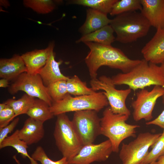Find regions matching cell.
Segmentation results:
<instances>
[{"label":"cell","instance_id":"cell-1","mask_svg":"<svg viewBox=\"0 0 164 164\" xmlns=\"http://www.w3.org/2000/svg\"><path fill=\"white\" fill-rule=\"evenodd\" d=\"M90 51L85 59L91 79L97 78V71L102 66L118 69L122 73L129 72L141 62V60L129 58L120 49L89 42L84 43Z\"/></svg>","mask_w":164,"mask_h":164},{"label":"cell","instance_id":"cell-2","mask_svg":"<svg viewBox=\"0 0 164 164\" xmlns=\"http://www.w3.org/2000/svg\"><path fill=\"white\" fill-rule=\"evenodd\" d=\"M115 85H127L135 92L152 85L164 87V74L160 66L144 58L128 72L120 73L111 77Z\"/></svg>","mask_w":164,"mask_h":164},{"label":"cell","instance_id":"cell-3","mask_svg":"<svg viewBox=\"0 0 164 164\" xmlns=\"http://www.w3.org/2000/svg\"><path fill=\"white\" fill-rule=\"evenodd\" d=\"M110 25L116 34L115 41L123 43H131L145 36L151 26L142 14L136 11L116 15Z\"/></svg>","mask_w":164,"mask_h":164},{"label":"cell","instance_id":"cell-4","mask_svg":"<svg viewBox=\"0 0 164 164\" xmlns=\"http://www.w3.org/2000/svg\"><path fill=\"white\" fill-rule=\"evenodd\" d=\"M129 117L125 115L113 113L109 106L103 111L101 118V135L107 137L110 141L113 152H119L120 145L124 140L135 137L136 129L140 127L126 123Z\"/></svg>","mask_w":164,"mask_h":164},{"label":"cell","instance_id":"cell-5","mask_svg":"<svg viewBox=\"0 0 164 164\" xmlns=\"http://www.w3.org/2000/svg\"><path fill=\"white\" fill-rule=\"evenodd\" d=\"M108 105V101L103 92L74 97L69 94L63 100L53 102L50 109L54 116H57L68 112L87 110L98 112Z\"/></svg>","mask_w":164,"mask_h":164},{"label":"cell","instance_id":"cell-6","mask_svg":"<svg viewBox=\"0 0 164 164\" xmlns=\"http://www.w3.org/2000/svg\"><path fill=\"white\" fill-rule=\"evenodd\" d=\"M53 132L56 144L69 162L78 153L83 146L66 113L57 116Z\"/></svg>","mask_w":164,"mask_h":164},{"label":"cell","instance_id":"cell-7","mask_svg":"<svg viewBox=\"0 0 164 164\" xmlns=\"http://www.w3.org/2000/svg\"><path fill=\"white\" fill-rule=\"evenodd\" d=\"M90 84L94 91H103V92L107 98L109 107L113 113L129 117L130 111L126 106V101L131 92V89H117L111 77L105 75H102L98 79H91Z\"/></svg>","mask_w":164,"mask_h":164},{"label":"cell","instance_id":"cell-8","mask_svg":"<svg viewBox=\"0 0 164 164\" xmlns=\"http://www.w3.org/2000/svg\"><path fill=\"white\" fill-rule=\"evenodd\" d=\"M161 134L141 133L129 143H123L119 154L122 164H141Z\"/></svg>","mask_w":164,"mask_h":164},{"label":"cell","instance_id":"cell-9","mask_svg":"<svg viewBox=\"0 0 164 164\" xmlns=\"http://www.w3.org/2000/svg\"><path fill=\"white\" fill-rule=\"evenodd\" d=\"M97 112L87 110L75 112L73 114V125L83 145L93 143L101 135V118Z\"/></svg>","mask_w":164,"mask_h":164},{"label":"cell","instance_id":"cell-10","mask_svg":"<svg viewBox=\"0 0 164 164\" xmlns=\"http://www.w3.org/2000/svg\"><path fill=\"white\" fill-rule=\"evenodd\" d=\"M8 90L12 95L20 91H24L31 97L44 101L50 107L53 102L47 87L38 73L30 74L26 72L22 73L9 86Z\"/></svg>","mask_w":164,"mask_h":164},{"label":"cell","instance_id":"cell-11","mask_svg":"<svg viewBox=\"0 0 164 164\" xmlns=\"http://www.w3.org/2000/svg\"><path fill=\"white\" fill-rule=\"evenodd\" d=\"M136 95V99L131 103L133 119L136 121L142 119L147 122L151 121L157 99L164 95V87L154 86L151 90L142 89L137 92Z\"/></svg>","mask_w":164,"mask_h":164},{"label":"cell","instance_id":"cell-12","mask_svg":"<svg viewBox=\"0 0 164 164\" xmlns=\"http://www.w3.org/2000/svg\"><path fill=\"white\" fill-rule=\"evenodd\" d=\"M113 152L112 145L108 139L98 144L84 145L68 164H90L95 162H104Z\"/></svg>","mask_w":164,"mask_h":164},{"label":"cell","instance_id":"cell-13","mask_svg":"<svg viewBox=\"0 0 164 164\" xmlns=\"http://www.w3.org/2000/svg\"><path fill=\"white\" fill-rule=\"evenodd\" d=\"M141 50L144 59L155 64L164 63V29H158Z\"/></svg>","mask_w":164,"mask_h":164},{"label":"cell","instance_id":"cell-14","mask_svg":"<svg viewBox=\"0 0 164 164\" xmlns=\"http://www.w3.org/2000/svg\"><path fill=\"white\" fill-rule=\"evenodd\" d=\"M54 42L50 43L45 49L36 50L21 55L27 69V73L38 74L45 65L51 54L53 52Z\"/></svg>","mask_w":164,"mask_h":164},{"label":"cell","instance_id":"cell-15","mask_svg":"<svg viewBox=\"0 0 164 164\" xmlns=\"http://www.w3.org/2000/svg\"><path fill=\"white\" fill-rule=\"evenodd\" d=\"M141 13L151 26L164 29V0H141Z\"/></svg>","mask_w":164,"mask_h":164},{"label":"cell","instance_id":"cell-16","mask_svg":"<svg viewBox=\"0 0 164 164\" xmlns=\"http://www.w3.org/2000/svg\"><path fill=\"white\" fill-rule=\"evenodd\" d=\"M27 69L21 56L15 54L10 58L0 60V77L9 81L14 80Z\"/></svg>","mask_w":164,"mask_h":164},{"label":"cell","instance_id":"cell-17","mask_svg":"<svg viewBox=\"0 0 164 164\" xmlns=\"http://www.w3.org/2000/svg\"><path fill=\"white\" fill-rule=\"evenodd\" d=\"M43 123L30 117L27 118L19 130L20 138L28 145L38 143L44 135Z\"/></svg>","mask_w":164,"mask_h":164},{"label":"cell","instance_id":"cell-18","mask_svg":"<svg viewBox=\"0 0 164 164\" xmlns=\"http://www.w3.org/2000/svg\"><path fill=\"white\" fill-rule=\"evenodd\" d=\"M62 63L61 60H56L55 53L53 52L45 65L38 73L46 86L59 80L68 79L69 77L64 75L60 71V66Z\"/></svg>","mask_w":164,"mask_h":164},{"label":"cell","instance_id":"cell-19","mask_svg":"<svg viewBox=\"0 0 164 164\" xmlns=\"http://www.w3.org/2000/svg\"><path fill=\"white\" fill-rule=\"evenodd\" d=\"M107 15L90 8L87 9L85 22L79 29V32L84 35L109 25L111 19Z\"/></svg>","mask_w":164,"mask_h":164},{"label":"cell","instance_id":"cell-20","mask_svg":"<svg viewBox=\"0 0 164 164\" xmlns=\"http://www.w3.org/2000/svg\"><path fill=\"white\" fill-rule=\"evenodd\" d=\"M114 31L109 24L90 33L82 35L77 43L91 42L107 46H111L115 40Z\"/></svg>","mask_w":164,"mask_h":164},{"label":"cell","instance_id":"cell-21","mask_svg":"<svg viewBox=\"0 0 164 164\" xmlns=\"http://www.w3.org/2000/svg\"><path fill=\"white\" fill-rule=\"evenodd\" d=\"M26 114L29 117L43 123L52 119L54 116L50 111L49 105L44 101L38 98L35 99Z\"/></svg>","mask_w":164,"mask_h":164},{"label":"cell","instance_id":"cell-22","mask_svg":"<svg viewBox=\"0 0 164 164\" xmlns=\"http://www.w3.org/2000/svg\"><path fill=\"white\" fill-rule=\"evenodd\" d=\"M8 146L14 148L23 158H28L29 160L32 159L27 151L28 145L19 137V130H16L12 135L6 138L0 144V149Z\"/></svg>","mask_w":164,"mask_h":164},{"label":"cell","instance_id":"cell-23","mask_svg":"<svg viewBox=\"0 0 164 164\" xmlns=\"http://www.w3.org/2000/svg\"><path fill=\"white\" fill-rule=\"evenodd\" d=\"M66 85L68 94L75 96L91 94L97 92L88 87L86 82L76 75L69 77L66 81Z\"/></svg>","mask_w":164,"mask_h":164},{"label":"cell","instance_id":"cell-24","mask_svg":"<svg viewBox=\"0 0 164 164\" xmlns=\"http://www.w3.org/2000/svg\"><path fill=\"white\" fill-rule=\"evenodd\" d=\"M118 0H73L69 4L88 7L107 15L111 12L113 6Z\"/></svg>","mask_w":164,"mask_h":164},{"label":"cell","instance_id":"cell-25","mask_svg":"<svg viewBox=\"0 0 164 164\" xmlns=\"http://www.w3.org/2000/svg\"><path fill=\"white\" fill-rule=\"evenodd\" d=\"M35 99L26 94L19 99L15 100L9 99L4 103L11 107L15 113V117L22 114H26L33 104Z\"/></svg>","mask_w":164,"mask_h":164},{"label":"cell","instance_id":"cell-26","mask_svg":"<svg viewBox=\"0 0 164 164\" xmlns=\"http://www.w3.org/2000/svg\"><path fill=\"white\" fill-rule=\"evenodd\" d=\"M141 0H118L113 6L109 14L112 16L125 12L141 10Z\"/></svg>","mask_w":164,"mask_h":164},{"label":"cell","instance_id":"cell-27","mask_svg":"<svg viewBox=\"0 0 164 164\" xmlns=\"http://www.w3.org/2000/svg\"><path fill=\"white\" fill-rule=\"evenodd\" d=\"M56 2L50 0H24L23 3L25 7L31 9L38 13L46 14L55 9Z\"/></svg>","mask_w":164,"mask_h":164},{"label":"cell","instance_id":"cell-28","mask_svg":"<svg viewBox=\"0 0 164 164\" xmlns=\"http://www.w3.org/2000/svg\"><path fill=\"white\" fill-rule=\"evenodd\" d=\"M162 133L151 147L152 150L144 159L141 164H150L156 162L158 158L164 155V129Z\"/></svg>","mask_w":164,"mask_h":164},{"label":"cell","instance_id":"cell-29","mask_svg":"<svg viewBox=\"0 0 164 164\" xmlns=\"http://www.w3.org/2000/svg\"><path fill=\"white\" fill-rule=\"evenodd\" d=\"M66 81L65 80H59L47 87L53 102L63 100L69 94L67 89Z\"/></svg>","mask_w":164,"mask_h":164},{"label":"cell","instance_id":"cell-30","mask_svg":"<svg viewBox=\"0 0 164 164\" xmlns=\"http://www.w3.org/2000/svg\"><path fill=\"white\" fill-rule=\"evenodd\" d=\"M31 157L34 160L39 162L41 164H68V162L65 157H63L56 161L51 159L41 146L36 148Z\"/></svg>","mask_w":164,"mask_h":164},{"label":"cell","instance_id":"cell-31","mask_svg":"<svg viewBox=\"0 0 164 164\" xmlns=\"http://www.w3.org/2000/svg\"><path fill=\"white\" fill-rule=\"evenodd\" d=\"M15 118L13 109L10 106L6 104L4 109L0 112V128L9 124Z\"/></svg>","mask_w":164,"mask_h":164},{"label":"cell","instance_id":"cell-32","mask_svg":"<svg viewBox=\"0 0 164 164\" xmlns=\"http://www.w3.org/2000/svg\"><path fill=\"white\" fill-rule=\"evenodd\" d=\"M19 120L18 117L15 118L11 122L5 126L0 128V144L11 133L18 124Z\"/></svg>","mask_w":164,"mask_h":164},{"label":"cell","instance_id":"cell-33","mask_svg":"<svg viewBox=\"0 0 164 164\" xmlns=\"http://www.w3.org/2000/svg\"><path fill=\"white\" fill-rule=\"evenodd\" d=\"M162 102L164 104V95L162 96ZM147 125H154L157 126L163 129H164V110L155 118L152 120L147 122Z\"/></svg>","mask_w":164,"mask_h":164},{"label":"cell","instance_id":"cell-34","mask_svg":"<svg viewBox=\"0 0 164 164\" xmlns=\"http://www.w3.org/2000/svg\"><path fill=\"white\" fill-rule=\"evenodd\" d=\"M9 80L5 78H1L0 80V87L5 88L9 87Z\"/></svg>","mask_w":164,"mask_h":164},{"label":"cell","instance_id":"cell-35","mask_svg":"<svg viewBox=\"0 0 164 164\" xmlns=\"http://www.w3.org/2000/svg\"><path fill=\"white\" fill-rule=\"evenodd\" d=\"M0 5L5 8H7L9 6V3L8 1L7 0H0Z\"/></svg>","mask_w":164,"mask_h":164},{"label":"cell","instance_id":"cell-36","mask_svg":"<svg viewBox=\"0 0 164 164\" xmlns=\"http://www.w3.org/2000/svg\"><path fill=\"white\" fill-rule=\"evenodd\" d=\"M157 160L156 164H164V155L160 157Z\"/></svg>","mask_w":164,"mask_h":164},{"label":"cell","instance_id":"cell-37","mask_svg":"<svg viewBox=\"0 0 164 164\" xmlns=\"http://www.w3.org/2000/svg\"><path fill=\"white\" fill-rule=\"evenodd\" d=\"M6 105V104L4 102L0 104V112L4 109Z\"/></svg>","mask_w":164,"mask_h":164},{"label":"cell","instance_id":"cell-38","mask_svg":"<svg viewBox=\"0 0 164 164\" xmlns=\"http://www.w3.org/2000/svg\"><path fill=\"white\" fill-rule=\"evenodd\" d=\"M30 164H38L37 162V161L33 159L32 158L30 160Z\"/></svg>","mask_w":164,"mask_h":164},{"label":"cell","instance_id":"cell-39","mask_svg":"<svg viewBox=\"0 0 164 164\" xmlns=\"http://www.w3.org/2000/svg\"><path fill=\"white\" fill-rule=\"evenodd\" d=\"M13 158L17 164H21L19 161L17 159L16 155L13 156Z\"/></svg>","mask_w":164,"mask_h":164},{"label":"cell","instance_id":"cell-40","mask_svg":"<svg viewBox=\"0 0 164 164\" xmlns=\"http://www.w3.org/2000/svg\"><path fill=\"white\" fill-rule=\"evenodd\" d=\"M164 74V63L161 64V66H160Z\"/></svg>","mask_w":164,"mask_h":164},{"label":"cell","instance_id":"cell-41","mask_svg":"<svg viewBox=\"0 0 164 164\" xmlns=\"http://www.w3.org/2000/svg\"><path fill=\"white\" fill-rule=\"evenodd\" d=\"M156 162H153L150 164H156Z\"/></svg>","mask_w":164,"mask_h":164},{"label":"cell","instance_id":"cell-42","mask_svg":"<svg viewBox=\"0 0 164 164\" xmlns=\"http://www.w3.org/2000/svg\"></svg>","mask_w":164,"mask_h":164}]
</instances>
